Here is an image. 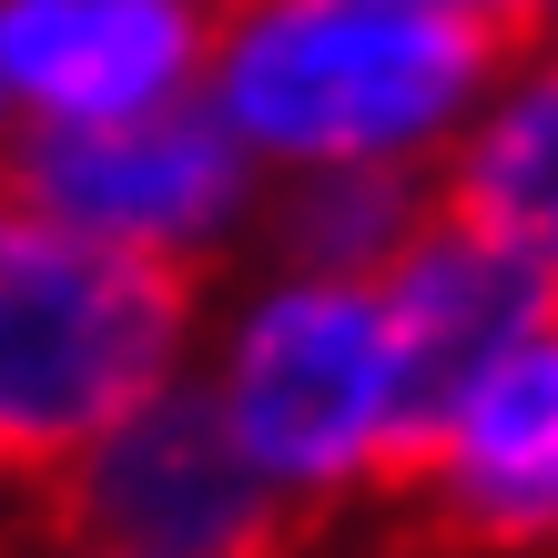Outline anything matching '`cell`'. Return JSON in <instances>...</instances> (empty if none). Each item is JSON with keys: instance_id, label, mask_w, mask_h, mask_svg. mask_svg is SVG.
Segmentation results:
<instances>
[{"instance_id": "cell-8", "label": "cell", "mask_w": 558, "mask_h": 558, "mask_svg": "<svg viewBox=\"0 0 558 558\" xmlns=\"http://www.w3.org/2000/svg\"><path fill=\"white\" fill-rule=\"evenodd\" d=\"M437 214H457L538 284H558V21L498 41L468 133L437 162Z\"/></svg>"}, {"instance_id": "cell-11", "label": "cell", "mask_w": 558, "mask_h": 558, "mask_svg": "<svg viewBox=\"0 0 558 558\" xmlns=\"http://www.w3.org/2000/svg\"><path fill=\"white\" fill-rule=\"evenodd\" d=\"M407 11H437V21H468L487 41H518V31L558 21V0H407Z\"/></svg>"}, {"instance_id": "cell-4", "label": "cell", "mask_w": 558, "mask_h": 558, "mask_svg": "<svg viewBox=\"0 0 558 558\" xmlns=\"http://www.w3.org/2000/svg\"><path fill=\"white\" fill-rule=\"evenodd\" d=\"M0 183L21 204H41L51 223L133 254V265H162L183 284H214L223 265H244L254 223H265V173L204 102L0 143Z\"/></svg>"}, {"instance_id": "cell-9", "label": "cell", "mask_w": 558, "mask_h": 558, "mask_svg": "<svg viewBox=\"0 0 558 558\" xmlns=\"http://www.w3.org/2000/svg\"><path fill=\"white\" fill-rule=\"evenodd\" d=\"M376 284H386V305L407 315V336L426 345V376L457 366V355H477V345H498L508 325H529L538 305H558V284H538L518 254H498L487 234H468L457 214H426L416 244Z\"/></svg>"}, {"instance_id": "cell-3", "label": "cell", "mask_w": 558, "mask_h": 558, "mask_svg": "<svg viewBox=\"0 0 558 558\" xmlns=\"http://www.w3.org/2000/svg\"><path fill=\"white\" fill-rule=\"evenodd\" d=\"M204 284L51 223L0 183V487L31 508L92 426L183 376Z\"/></svg>"}, {"instance_id": "cell-10", "label": "cell", "mask_w": 558, "mask_h": 558, "mask_svg": "<svg viewBox=\"0 0 558 558\" xmlns=\"http://www.w3.org/2000/svg\"><path fill=\"white\" fill-rule=\"evenodd\" d=\"M437 214V183L416 173H294L265 183V223H254V254L275 265H315V275H386L416 244V223Z\"/></svg>"}, {"instance_id": "cell-5", "label": "cell", "mask_w": 558, "mask_h": 558, "mask_svg": "<svg viewBox=\"0 0 558 558\" xmlns=\"http://www.w3.org/2000/svg\"><path fill=\"white\" fill-rule=\"evenodd\" d=\"M397 518L447 558H558V305L437 366Z\"/></svg>"}, {"instance_id": "cell-1", "label": "cell", "mask_w": 558, "mask_h": 558, "mask_svg": "<svg viewBox=\"0 0 558 558\" xmlns=\"http://www.w3.org/2000/svg\"><path fill=\"white\" fill-rule=\"evenodd\" d=\"M193 397L223 416L294 538L386 518L426 426V345L366 275L244 254L193 305Z\"/></svg>"}, {"instance_id": "cell-12", "label": "cell", "mask_w": 558, "mask_h": 558, "mask_svg": "<svg viewBox=\"0 0 558 558\" xmlns=\"http://www.w3.org/2000/svg\"><path fill=\"white\" fill-rule=\"evenodd\" d=\"M0 558H153V548H102V538L51 529V518H11V529H0Z\"/></svg>"}, {"instance_id": "cell-2", "label": "cell", "mask_w": 558, "mask_h": 558, "mask_svg": "<svg viewBox=\"0 0 558 558\" xmlns=\"http://www.w3.org/2000/svg\"><path fill=\"white\" fill-rule=\"evenodd\" d=\"M498 41L407 0H204V102L265 183L416 173L437 183Z\"/></svg>"}, {"instance_id": "cell-13", "label": "cell", "mask_w": 558, "mask_h": 558, "mask_svg": "<svg viewBox=\"0 0 558 558\" xmlns=\"http://www.w3.org/2000/svg\"><path fill=\"white\" fill-rule=\"evenodd\" d=\"M11 518H21V498H11V487H0V529H11Z\"/></svg>"}, {"instance_id": "cell-6", "label": "cell", "mask_w": 558, "mask_h": 558, "mask_svg": "<svg viewBox=\"0 0 558 558\" xmlns=\"http://www.w3.org/2000/svg\"><path fill=\"white\" fill-rule=\"evenodd\" d=\"M21 518H51V529L102 538V548H153V558H294L305 548L284 529V508L265 498V477L244 468V447L223 437V416L193 397V376L153 386L112 426H92Z\"/></svg>"}, {"instance_id": "cell-7", "label": "cell", "mask_w": 558, "mask_h": 558, "mask_svg": "<svg viewBox=\"0 0 558 558\" xmlns=\"http://www.w3.org/2000/svg\"><path fill=\"white\" fill-rule=\"evenodd\" d=\"M204 82V0H0V143L92 133Z\"/></svg>"}]
</instances>
